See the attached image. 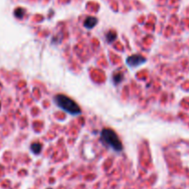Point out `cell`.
I'll return each instance as SVG.
<instances>
[{
	"label": "cell",
	"instance_id": "1",
	"mask_svg": "<svg viewBox=\"0 0 189 189\" xmlns=\"http://www.w3.org/2000/svg\"><path fill=\"white\" fill-rule=\"evenodd\" d=\"M53 101L59 109L66 111L70 115L78 116L82 113V110H81V107H79V105L66 95L58 94L53 98Z\"/></svg>",
	"mask_w": 189,
	"mask_h": 189
},
{
	"label": "cell",
	"instance_id": "7",
	"mask_svg": "<svg viewBox=\"0 0 189 189\" xmlns=\"http://www.w3.org/2000/svg\"><path fill=\"white\" fill-rule=\"evenodd\" d=\"M122 79H123V75L122 74V73H120V72H117L115 75H114V77H113V81H114V83H115V84H119V83H121L122 81Z\"/></svg>",
	"mask_w": 189,
	"mask_h": 189
},
{
	"label": "cell",
	"instance_id": "2",
	"mask_svg": "<svg viewBox=\"0 0 189 189\" xmlns=\"http://www.w3.org/2000/svg\"><path fill=\"white\" fill-rule=\"evenodd\" d=\"M101 138L103 142L115 151V152H122L123 148L122 141L119 138L118 134L112 129L105 128L101 131Z\"/></svg>",
	"mask_w": 189,
	"mask_h": 189
},
{
	"label": "cell",
	"instance_id": "5",
	"mask_svg": "<svg viewBox=\"0 0 189 189\" xmlns=\"http://www.w3.org/2000/svg\"><path fill=\"white\" fill-rule=\"evenodd\" d=\"M31 150L34 155H38L42 151V145L40 143H33L31 145Z\"/></svg>",
	"mask_w": 189,
	"mask_h": 189
},
{
	"label": "cell",
	"instance_id": "3",
	"mask_svg": "<svg viewBox=\"0 0 189 189\" xmlns=\"http://www.w3.org/2000/svg\"><path fill=\"white\" fill-rule=\"evenodd\" d=\"M125 62L129 68H136L147 62V58H144L141 55L136 54V55H132L130 57H128Z\"/></svg>",
	"mask_w": 189,
	"mask_h": 189
},
{
	"label": "cell",
	"instance_id": "4",
	"mask_svg": "<svg viewBox=\"0 0 189 189\" xmlns=\"http://www.w3.org/2000/svg\"><path fill=\"white\" fill-rule=\"evenodd\" d=\"M98 23V19L95 17H87L85 19L84 22V26L87 29H92L93 27H95Z\"/></svg>",
	"mask_w": 189,
	"mask_h": 189
},
{
	"label": "cell",
	"instance_id": "6",
	"mask_svg": "<svg viewBox=\"0 0 189 189\" xmlns=\"http://www.w3.org/2000/svg\"><path fill=\"white\" fill-rule=\"evenodd\" d=\"M116 37H117V35L114 32H109V33L106 34V38H107V43H112L116 39Z\"/></svg>",
	"mask_w": 189,
	"mask_h": 189
}]
</instances>
